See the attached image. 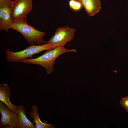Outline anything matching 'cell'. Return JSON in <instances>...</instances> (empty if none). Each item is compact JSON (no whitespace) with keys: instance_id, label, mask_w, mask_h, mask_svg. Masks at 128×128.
Listing matches in <instances>:
<instances>
[{"instance_id":"14","label":"cell","mask_w":128,"mask_h":128,"mask_svg":"<svg viewBox=\"0 0 128 128\" xmlns=\"http://www.w3.org/2000/svg\"><path fill=\"white\" fill-rule=\"evenodd\" d=\"M69 0V1H70V0ZM77 0V1H80V0ZM81 2V1H80Z\"/></svg>"},{"instance_id":"8","label":"cell","mask_w":128,"mask_h":128,"mask_svg":"<svg viewBox=\"0 0 128 128\" xmlns=\"http://www.w3.org/2000/svg\"><path fill=\"white\" fill-rule=\"evenodd\" d=\"M11 89L6 84H0V100L11 111L18 114L17 106L12 104L9 100Z\"/></svg>"},{"instance_id":"5","label":"cell","mask_w":128,"mask_h":128,"mask_svg":"<svg viewBox=\"0 0 128 128\" xmlns=\"http://www.w3.org/2000/svg\"><path fill=\"white\" fill-rule=\"evenodd\" d=\"M12 1L0 0V29L7 32L13 22L11 17Z\"/></svg>"},{"instance_id":"10","label":"cell","mask_w":128,"mask_h":128,"mask_svg":"<svg viewBox=\"0 0 128 128\" xmlns=\"http://www.w3.org/2000/svg\"><path fill=\"white\" fill-rule=\"evenodd\" d=\"M19 128H36L33 122L27 118L25 114L24 107L22 105L17 106Z\"/></svg>"},{"instance_id":"4","label":"cell","mask_w":128,"mask_h":128,"mask_svg":"<svg viewBox=\"0 0 128 128\" xmlns=\"http://www.w3.org/2000/svg\"><path fill=\"white\" fill-rule=\"evenodd\" d=\"M76 29L67 26L61 27L57 28L51 38L45 43H51L56 47H64L68 42L74 38Z\"/></svg>"},{"instance_id":"13","label":"cell","mask_w":128,"mask_h":128,"mask_svg":"<svg viewBox=\"0 0 128 128\" xmlns=\"http://www.w3.org/2000/svg\"><path fill=\"white\" fill-rule=\"evenodd\" d=\"M119 103L125 110L128 112V96L122 98L120 101Z\"/></svg>"},{"instance_id":"2","label":"cell","mask_w":128,"mask_h":128,"mask_svg":"<svg viewBox=\"0 0 128 128\" xmlns=\"http://www.w3.org/2000/svg\"><path fill=\"white\" fill-rule=\"evenodd\" d=\"M10 28L21 34L30 45H40L45 43L43 38L45 33L38 30L29 25L27 23L26 17L20 18L14 21Z\"/></svg>"},{"instance_id":"1","label":"cell","mask_w":128,"mask_h":128,"mask_svg":"<svg viewBox=\"0 0 128 128\" xmlns=\"http://www.w3.org/2000/svg\"><path fill=\"white\" fill-rule=\"evenodd\" d=\"M70 52L77 53V51L75 49H69L64 47L58 46L46 50L44 54L38 57L25 59L20 62L41 66L45 69L47 74H50L54 70V64L57 58L64 53Z\"/></svg>"},{"instance_id":"3","label":"cell","mask_w":128,"mask_h":128,"mask_svg":"<svg viewBox=\"0 0 128 128\" xmlns=\"http://www.w3.org/2000/svg\"><path fill=\"white\" fill-rule=\"evenodd\" d=\"M56 47L51 43H45L40 45H31L22 50L15 52L7 50L5 51L6 59L8 61L20 62L27 58H34L32 56L34 55Z\"/></svg>"},{"instance_id":"12","label":"cell","mask_w":128,"mask_h":128,"mask_svg":"<svg viewBox=\"0 0 128 128\" xmlns=\"http://www.w3.org/2000/svg\"><path fill=\"white\" fill-rule=\"evenodd\" d=\"M69 5L72 10L75 12L80 11L83 7L81 2L76 0H71L69 1Z\"/></svg>"},{"instance_id":"6","label":"cell","mask_w":128,"mask_h":128,"mask_svg":"<svg viewBox=\"0 0 128 128\" xmlns=\"http://www.w3.org/2000/svg\"><path fill=\"white\" fill-rule=\"evenodd\" d=\"M32 0L12 1L11 17L14 21L18 19L26 17L32 9Z\"/></svg>"},{"instance_id":"9","label":"cell","mask_w":128,"mask_h":128,"mask_svg":"<svg viewBox=\"0 0 128 128\" xmlns=\"http://www.w3.org/2000/svg\"><path fill=\"white\" fill-rule=\"evenodd\" d=\"M80 1L86 12L90 16H94L101 9L100 0H80Z\"/></svg>"},{"instance_id":"7","label":"cell","mask_w":128,"mask_h":128,"mask_svg":"<svg viewBox=\"0 0 128 128\" xmlns=\"http://www.w3.org/2000/svg\"><path fill=\"white\" fill-rule=\"evenodd\" d=\"M0 112L1 114L0 128H19L17 114L10 110L1 101Z\"/></svg>"},{"instance_id":"11","label":"cell","mask_w":128,"mask_h":128,"mask_svg":"<svg viewBox=\"0 0 128 128\" xmlns=\"http://www.w3.org/2000/svg\"><path fill=\"white\" fill-rule=\"evenodd\" d=\"M32 110L30 112L31 117L33 119L36 128H55L51 123L47 124L43 123L40 119L38 113V108L36 105L32 106Z\"/></svg>"}]
</instances>
